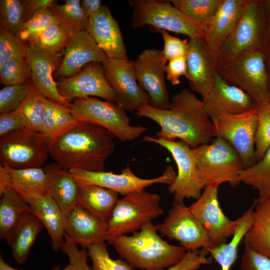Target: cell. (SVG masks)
I'll return each instance as SVG.
<instances>
[{
	"label": "cell",
	"mask_w": 270,
	"mask_h": 270,
	"mask_svg": "<svg viewBox=\"0 0 270 270\" xmlns=\"http://www.w3.org/2000/svg\"><path fill=\"white\" fill-rule=\"evenodd\" d=\"M52 270H59L58 268H53ZM60 270H75V268L74 264L71 262H69V264L64 268Z\"/></svg>",
	"instance_id": "cell-57"
},
{
	"label": "cell",
	"mask_w": 270,
	"mask_h": 270,
	"mask_svg": "<svg viewBox=\"0 0 270 270\" xmlns=\"http://www.w3.org/2000/svg\"><path fill=\"white\" fill-rule=\"evenodd\" d=\"M106 78L115 92L118 104L130 112L150 104L148 94L139 86L135 75L134 61L108 58L102 64Z\"/></svg>",
	"instance_id": "cell-18"
},
{
	"label": "cell",
	"mask_w": 270,
	"mask_h": 270,
	"mask_svg": "<svg viewBox=\"0 0 270 270\" xmlns=\"http://www.w3.org/2000/svg\"><path fill=\"white\" fill-rule=\"evenodd\" d=\"M108 224L78 204L66 216L64 236L82 248L106 242Z\"/></svg>",
	"instance_id": "cell-24"
},
{
	"label": "cell",
	"mask_w": 270,
	"mask_h": 270,
	"mask_svg": "<svg viewBox=\"0 0 270 270\" xmlns=\"http://www.w3.org/2000/svg\"><path fill=\"white\" fill-rule=\"evenodd\" d=\"M256 200L238 219V223L232 240L228 242L214 246L208 252L218 262L221 270H230L236 260L240 242L252 224Z\"/></svg>",
	"instance_id": "cell-32"
},
{
	"label": "cell",
	"mask_w": 270,
	"mask_h": 270,
	"mask_svg": "<svg viewBox=\"0 0 270 270\" xmlns=\"http://www.w3.org/2000/svg\"><path fill=\"white\" fill-rule=\"evenodd\" d=\"M158 232L157 224L150 222L131 236H121L109 244L134 268L162 270L179 262L187 251L168 244Z\"/></svg>",
	"instance_id": "cell-3"
},
{
	"label": "cell",
	"mask_w": 270,
	"mask_h": 270,
	"mask_svg": "<svg viewBox=\"0 0 270 270\" xmlns=\"http://www.w3.org/2000/svg\"><path fill=\"white\" fill-rule=\"evenodd\" d=\"M62 4L54 0L50 8L59 23L70 36L79 32L86 30L88 18L84 14L79 0H66Z\"/></svg>",
	"instance_id": "cell-36"
},
{
	"label": "cell",
	"mask_w": 270,
	"mask_h": 270,
	"mask_svg": "<svg viewBox=\"0 0 270 270\" xmlns=\"http://www.w3.org/2000/svg\"><path fill=\"white\" fill-rule=\"evenodd\" d=\"M248 0H222L221 4L202 32L216 49L232 30Z\"/></svg>",
	"instance_id": "cell-28"
},
{
	"label": "cell",
	"mask_w": 270,
	"mask_h": 270,
	"mask_svg": "<svg viewBox=\"0 0 270 270\" xmlns=\"http://www.w3.org/2000/svg\"><path fill=\"white\" fill-rule=\"evenodd\" d=\"M43 227L40 221L32 212H30L12 232L6 241L18 263L22 264L26 260L32 246Z\"/></svg>",
	"instance_id": "cell-31"
},
{
	"label": "cell",
	"mask_w": 270,
	"mask_h": 270,
	"mask_svg": "<svg viewBox=\"0 0 270 270\" xmlns=\"http://www.w3.org/2000/svg\"><path fill=\"white\" fill-rule=\"evenodd\" d=\"M49 152V140L42 133L22 128L0 136V166L14 169L42 168Z\"/></svg>",
	"instance_id": "cell-9"
},
{
	"label": "cell",
	"mask_w": 270,
	"mask_h": 270,
	"mask_svg": "<svg viewBox=\"0 0 270 270\" xmlns=\"http://www.w3.org/2000/svg\"><path fill=\"white\" fill-rule=\"evenodd\" d=\"M68 171L80 184L100 186L123 196L145 190L154 184L170 185L174 180L176 174L170 166L166 168L162 174L152 178L138 176L132 172L128 165L118 174L112 172H92L80 169H72Z\"/></svg>",
	"instance_id": "cell-14"
},
{
	"label": "cell",
	"mask_w": 270,
	"mask_h": 270,
	"mask_svg": "<svg viewBox=\"0 0 270 270\" xmlns=\"http://www.w3.org/2000/svg\"><path fill=\"white\" fill-rule=\"evenodd\" d=\"M86 30L109 58L128 59L119 25L108 6H102L89 18Z\"/></svg>",
	"instance_id": "cell-23"
},
{
	"label": "cell",
	"mask_w": 270,
	"mask_h": 270,
	"mask_svg": "<svg viewBox=\"0 0 270 270\" xmlns=\"http://www.w3.org/2000/svg\"><path fill=\"white\" fill-rule=\"evenodd\" d=\"M135 113L138 117L152 120L160 126L156 138L171 141L179 139L192 148L208 144L216 138L213 122L202 100L187 89L172 96L168 109L146 104Z\"/></svg>",
	"instance_id": "cell-1"
},
{
	"label": "cell",
	"mask_w": 270,
	"mask_h": 270,
	"mask_svg": "<svg viewBox=\"0 0 270 270\" xmlns=\"http://www.w3.org/2000/svg\"><path fill=\"white\" fill-rule=\"evenodd\" d=\"M166 75L167 80L173 86L178 85L180 78L186 74V56L176 58L169 60L166 66Z\"/></svg>",
	"instance_id": "cell-52"
},
{
	"label": "cell",
	"mask_w": 270,
	"mask_h": 270,
	"mask_svg": "<svg viewBox=\"0 0 270 270\" xmlns=\"http://www.w3.org/2000/svg\"><path fill=\"white\" fill-rule=\"evenodd\" d=\"M59 23L50 8L41 10L23 24L16 35L22 41L31 42L50 26Z\"/></svg>",
	"instance_id": "cell-39"
},
{
	"label": "cell",
	"mask_w": 270,
	"mask_h": 270,
	"mask_svg": "<svg viewBox=\"0 0 270 270\" xmlns=\"http://www.w3.org/2000/svg\"><path fill=\"white\" fill-rule=\"evenodd\" d=\"M268 17H270V0H263Z\"/></svg>",
	"instance_id": "cell-58"
},
{
	"label": "cell",
	"mask_w": 270,
	"mask_h": 270,
	"mask_svg": "<svg viewBox=\"0 0 270 270\" xmlns=\"http://www.w3.org/2000/svg\"><path fill=\"white\" fill-rule=\"evenodd\" d=\"M238 178L240 183L243 182L257 190L258 201L270 196V146L260 160L241 170Z\"/></svg>",
	"instance_id": "cell-35"
},
{
	"label": "cell",
	"mask_w": 270,
	"mask_h": 270,
	"mask_svg": "<svg viewBox=\"0 0 270 270\" xmlns=\"http://www.w3.org/2000/svg\"><path fill=\"white\" fill-rule=\"evenodd\" d=\"M70 110L78 120L102 126L122 142L136 140L148 130L131 125L126 110L112 102L92 97L76 98L71 102Z\"/></svg>",
	"instance_id": "cell-7"
},
{
	"label": "cell",
	"mask_w": 270,
	"mask_h": 270,
	"mask_svg": "<svg viewBox=\"0 0 270 270\" xmlns=\"http://www.w3.org/2000/svg\"><path fill=\"white\" fill-rule=\"evenodd\" d=\"M264 54L266 68L270 86V32H269L266 40V43L264 50Z\"/></svg>",
	"instance_id": "cell-55"
},
{
	"label": "cell",
	"mask_w": 270,
	"mask_h": 270,
	"mask_svg": "<svg viewBox=\"0 0 270 270\" xmlns=\"http://www.w3.org/2000/svg\"><path fill=\"white\" fill-rule=\"evenodd\" d=\"M240 270H270V257L245 248Z\"/></svg>",
	"instance_id": "cell-50"
},
{
	"label": "cell",
	"mask_w": 270,
	"mask_h": 270,
	"mask_svg": "<svg viewBox=\"0 0 270 270\" xmlns=\"http://www.w3.org/2000/svg\"><path fill=\"white\" fill-rule=\"evenodd\" d=\"M42 168L47 178L48 193L66 216L78 204L79 184L68 170L56 162Z\"/></svg>",
	"instance_id": "cell-26"
},
{
	"label": "cell",
	"mask_w": 270,
	"mask_h": 270,
	"mask_svg": "<svg viewBox=\"0 0 270 270\" xmlns=\"http://www.w3.org/2000/svg\"><path fill=\"white\" fill-rule=\"evenodd\" d=\"M78 245L64 236V241L60 250L67 255L69 262L74 266L75 270H92L88 264V254L87 248L80 250Z\"/></svg>",
	"instance_id": "cell-48"
},
{
	"label": "cell",
	"mask_w": 270,
	"mask_h": 270,
	"mask_svg": "<svg viewBox=\"0 0 270 270\" xmlns=\"http://www.w3.org/2000/svg\"><path fill=\"white\" fill-rule=\"evenodd\" d=\"M0 238L6 240L22 218L32 212L30 206L12 189L0 193Z\"/></svg>",
	"instance_id": "cell-33"
},
{
	"label": "cell",
	"mask_w": 270,
	"mask_h": 270,
	"mask_svg": "<svg viewBox=\"0 0 270 270\" xmlns=\"http://www.w3.org/2000/svg\"><path fill=\"white\" fill-rule=\"evenodd\" d=\"M0 270H21L14 268L10 266L4 260L2 254L0 256Z\"/></svg>",
	"instance_id": "cell-56"
},
{
	"label": "cell",
	"mask_w": 270,
	"mask_h": 270,
	"mask_svg": "<svg viewBox=\"0 0 270 270\" xmlns=\"http://www.w3.org/2000/svg\"><path fill=\"white\" fill-rule=\"evenodd\" d=\"M258 126L255 136L256 162L260 160L270 146V102L256 105Z\"/></svg>",
	"instance_id": "cell-43"
},
{
	"label": "cell",
	"mask_w": 270,
	"mask_h": 270,
	"mask_svg": "<svg viewBox=\"0 0 270 270\" xmlns=\"http://www.w3.org/2000/svg\"><path fill=\"white\" fill-rule=\"evenodd\" d=\"M167 62L162 50L152 48L144 50L134 61L137 82L148 94L150 104L163 110L168 109L170 104L165 80Z\"/></svg>",
	"instance_id": "cell-16"
},
{
	"label": "cell",
	"mask_w": 270,
	"mask_h": 270,
	"mask_svg": "<svg viewBox=\"0 0 270 270\" xmlns=\"http://www.w3.org/2000/svg\"><path fill=\"white\" fill-rule=\"evenodd\" d=\"M218 188L216 185L206 186L200 198L188 206L206 230L214 246L226 243L228 238L234 234L238 223V219L230 220L222 210Z\"/></svg>",
	"instance_id": "cell-17"
},
{
	"label": "cell",
	"mask_w": 270,
	"mask_h": 270,
	"mask_svg": "<svg viewBox=\"0 0 270 270\" xmlns=\"http://www.w3.org/2000/svg\"><path fill=\"white\" fill-rule=\"evenodd\" d=\"M186 58L189 86L202 98L211 90L218 74V50L204 36L190 38Z\"/></svg>",
	"instance_id": "cell-15"
},
{
	"label": "cell",
	"mask_w": 270,
	"mask_h": 270,
	"mask_svg": "<svg viewBox=\"0 0 270 270\" xmlns=\"http://www.w3.org/2000/svg\"><path fill=\"white\" fill-rule=\"evenodd\" d=\"M32 82L23 84L7 86L0 90V113L5 114L16 110L28 94Z\"/></svg>",
	"instance_id": "cell-44"
},
{
	"label": "cell",
	"mask_w": 270,
	"mask_h": 270,
	"mask_svg": "<svg viewBox=\"0 0 270 270\" xmlns=\"http://www.w3.org/2000/svg\"><path fill=\"white\" fill-rule=\"evenodd\" d=\"M54 0H22L24 9V21L26 22L34 14L44 8H50Z\"/></svg>",
	"instance_id": "cell-53"
},
{
	"label": "cell",
	"mask_w": 270,
	"mask_h": 270,
	"mask_svg": "<svg viewBox=\"0 0 270 270\" xmlns=\"http://www.w3.org/2000/svg\"><path fill=\"white\" fill-rule=\"evenodd\" d=\"M92 270H135L126 261L112 258L105 242L94 244L88 248Z\"/></svg>",
	"instance_id": "cell-42"
},
{
	"label": "cell",
	"mask_w": 270,
	"mask_h": 270,
	"mask_svg": "<svg viewBox=\"0 0 270 270\" xmlns=\"http://www.w3.org/2000/svg\"><path fill=\"white\" fill-rule=\"evenodd\" d=\"M80 122L70 108L48 99L42 116L41 133L50 141Z\"/></svg>",
	"instance_id": "cell-34"
},
{
	"label": "cell",
	"mask_w": 270,
	"mask_h": 270,
	"mask_svg": "<svg viewBox=\"0 0 270 270\" xmlns=\"http://www.w3.org/2000/svg\"><path fill=\"white\" fill-rule=\"evenodd\" d=\"M79 184L78 204L108 224L118 202V193L100 186Z\"/></svg>",
	"instance_id": "cell-30"
},
{
	"label": "cell",
	"mask_w": 270,
	"mask_h": 270,
	"mask_svg": "<svg viewBox=\"0 0 270 270\" xmlns=\"http://www.w3.org/2000/svg\"><path fill=\"white\" fill-rule=\"evenodd\" d=\"M211 120L223 114H237L254 108L256 104L244 90L216 74L209 93L202 98Z\"/></svg>",
	"instance_id": "cell-22"
},
{
	"label": "cell",
	"mask_w": 270,
	"mask_h": 270,
	"mask_svg": "<svg viewBox=\"0 0 270 270\" xmlns=\"http://www.w3.org/2000/svg\"><path fill=\"white\" fill-rule=\"evenodd\" d=\"M81 6L84 14L89 18L96 14L102 6L100 0H82Z\"/></svg>",
	"instance_id": "cell-54"
},
{
	"label": "cell",
	"mask_w": 270,
	"mask_h": 270,
	"mask_svg": "<svg viewBox=\"0 0 270 270\" xmlns=\"http://www.w3.org/2000/svg\"><path fill=\"white\" fill-rule=\"evenodd\" d=\"M157 226L160 236L178 241L186 251H208L214 247L206 230L184 202L174 200L168 216Z\"/></svg>",
	"instance_id": "cell-13"
},
{
	"label": "cell",
	"mask_w": 270,
	"mask_h": 270,
	"mask_svg": "<svg viewBox=\"0 0 270 270\" xmlns=\"http://www.w3.org/2000/svg\"><path fill=\"white\" fill-rule=\"evenodd\" d=\"M269 32H270V17H268Z\"/></svg>",
	"instance_id": "cell-59"
},
{
	"label": "cell",
	"mask_w": 270,
	"mask_h": 270,
	"mask_svg": "<svg viewBox=\"0 0 270 270\" xmlns=\"http://www.w3.org/2000/svg\"><path fill=\"white\" fill-rule=\"evenodd\" d=\"M268 34V16L263 0H248L218 48L219 66L244 52H264Z\"/></svg>",
	"instance_id": "cell-4"
},
{
	"label": "cell",
	"mask_w": 270,
	"mask_h": 270,
	"mask_svg": "<svg viewBox=\"0 0 270 270\" xmlns=\"http://www.w3.org/2000/svg\"><path fill=\"white\" fill-rule=\"evenodd\" d=\"M56 82L60 95L70 103L76 98L97 96L118 104V98L106 78L100 62L90 63L77 74L60 78Z\"/></svg>",
	"instance_id": "cell-19"
},
{
	"label": "cell",
	"mask_w": 270,
	"mask_h": 270,
	"mask_svg": "<svg viewBox=\"0 0 270 270\" xmlns=\"http://www.w3.org/2000/svg\"><path fill=\"white\" fill-rule=\"evenodd\" d=\"M114 136L104 128L81 121L49 142L55 162L66 170L104 171V164L115 148Z\"/></svg>",
	"instance_id": "cell-2"
},
{
	"label": "cell",
	"mask_w": 270,
	"mask_h": 270,
	"mask_svg": "<svg viewBox=\"0 0 270 270\" xmlns=\"http://www.w3.org/2000/svg\"><path fill=\"white\" fill-rule=\"evenodd\" d=\"M64 48V56L55 74L60 78L72 76L90 63L103 64L109 58L86 30L70 36Z\"/></svg>",
	"instance_id": "cell-21"
},
{
	"label": "cell",
	"mask_w": 270,
	"mask_h": 270,
	"mask_svg": "<svg viewBox=\"0 0 270 270\" xmlns=\"http://www.w3.org/2000/svg\"><path fill=\"white\" fill-rule=\"evenodd\" d=\"M47 100L32 84L28 94L17 109L26 121L28 128L41 133L42 116Z\"/></svg>",
	"instance_id": "cell-38"
},
{
	"label": "cell",
	"mask_w": 270,
	"mask_h": 270,
	"mask_svg": "<svg viewBox=\"0 0 270 270\" xmlns=\"http://www.w3.org/2000/svg\"><path fill=\"white\" fill-rule=\"evenodd\" d=\"M143 140L157 144L166 149L172 155L177 167L174 180L169 185L168 191L174 201L184 202L185 199L197 200L204 186L201 181L192 149L182 140L171 141L146 136Z\"/></svg>",
	"instance_id": "cell-11"
},
{
	"label": "cell",
	"mask_w": 270,
	"mask_h": 270,
	"mask_svg": "<svg viewBox=\"0 0 270 270\" xmlns=\"http://www.w3.org/2000/svg\"><path fill=\"white\" fill-rule=\"evenodd\" d=\"M192 149L204 188L225 182L232 187L240 184L238 177L244 168L243 162L226 141L216 137L210 142Z\"/></svg>",
	"instance_id": "cell-5"
},
{
	"label": "cell",
	"mask_w": 270,
	"mask_h": 270,
	"mask_svg": "<svg viewBox=\"0 0 270 270\" xmlns=\"http://www.w3.org/2000/svg\"><path fill=\"white\" fill-rule=\"evenodd\" d=\"M158 194L142 190L119 198L108 222L105 240L116 238L139 230L146 223L164 213Z\"/></svg>",
	"instance_id": "cell-6"
},
{
	"label": "cell",
	"mask_w": 270,
	"mask_h": 270,
	"mask_svg": "<svg viewBox=\"0 0 270 270\" xmlns=\"http://www.w3.org/2000/svg\"><path fill=\"white\" fill-rule=\"evenodd\" d=\"M24 23V9L22 0H0V27L16 35Z\"/></svg>",
	"instance_id": "cell-40"
},
{
	"label": "cell",
	"mask_w": 270,
	"mask_h": 270,
	"mask_svg": "<svg viewBox=\"0 0 270 270\" xmlns=\"http://www.w3.org/2000/svg\"><path fill=\"white\" fill-rule=\"evenodd\" d=\"M31 74L26 58H12L0 67V83L5 86L23 84L29 81Z\"/></svg>",
	"instance_id": "cell-41"
},
{
	"label": "cell",
	"mask_w": 270,
	"mask_h": 270,
	"mask_svg": "<svg viewBox=\"0 0 270 270\" xmlns=\"http://www.w3.org/2000/svg\"><path fill=\"white\" fill-rule=\"evenodd\" d=\"M12 189L27 202L48 193L47 178L42 168L14 169L0 166V193Z\"/></svg>",
	"instance_id": "cell-25"
},
{
	"label": "cell",
	"mask_w": 270,
	"mask_h": 270,
	"mask_svg": "<svg viewBox=\"0 0 270 270\" xmlns=\"http://www.w3.org/2000/svg\"><path fill=\"white\" fill-rule=\"evenodd\" d=\"M208 252L204 249L187 251L184 257L178 263L162 270H196L210 260L207 257Z\"/></svg>",
	"instance_id": "cell-49"
},
{
	"label": "cell",
	"mask_w": 270,
	"mask_h": 270,
	"mask_svg": "<svg viewBox=\"0 0 270 270\" xmlns=\"http://www.w3.org/2000/svg\"><path fill=\"white\" fill-rule=\"evenodd\" d=\"M218 73L227 82L246 92L256 105L270 102L264 52H244L220 66Z\"/></svg>",
	"instance_id": "cell-8"
},
{
	"label": "cell",
	"mask_w": 270,
	"mask_h": 270,
	"mask_svg": "<svg viewBox=\"0 0 270 270\" xmlns=\"http://www.w3.org/2000/svg\"><path fill=\"white\" fill-rule=\"evenodd\" d=\"M28 203L32 212L46 229L52 250H60L64 241L66 215L48 194L34 197Z\"/></svg>",
	"instance_id": "cell-27"
},
{
	"label": "cell",
	"mask_w": 270,
	"mask_h": 270,
	"mask_svg": "<svg viewBox=\"0 0 270 270\" xmlns=\"http://www.w3.org/2000/svg\"><path fill=\"white\" fill-rule=\"evenodd\" d=\"M27 44L25 58L31 68L33 84L46 98L70 108L71 103L60 95L52 75L62 60L59 52Z\"/></svg>",
	"instance_id": "cell-20"
},
{
	"label": "cell",
	"mask_w": 270,
	"mask_h": 270,
	"mask_svg": "<svg viewBox=\"0 0 270 270\" xmlns=\"http://www.w3.org/2000/svg\"><path fill=\"white\" fill-rule=\"evenodd\" d=\"M28 44L0 27V67L12 58L26 57Z\"/></svg>",
	"instance_id": "cell-45"
},
{
	"label": "cell",
	"mask_w": 270,
	"mask_h": 270,
	"mask_svg": "<svg viewBox=\"0 0 270 270\" xmlns=\"http://www.w3.org/2000/svg\"><path fill=\"white\" fill-rule=\"evenodd\" d=\"M133 8L132 22L134 28L146 25L186 35L190 38L205 36L202 30L188 20L170 0H128Z\"/></svg>",
	"instance_id": "cell-10"
},
{
	"label": "cell",
	"mask_w": 270,
	"mask_h": 270,
	"mask_svg": "<svg viewBox=\"0 0 270 270\" xmlns=\"http://www.w3.org/2000/svg\"><path fill=\"white\" fill-rule=\"evenodd\" d=\"M28 126L24 117L18 110L10 112L0 114V136Z\"/></svg>",
	"instance_id": "cell-51"
},
{
	"label": "cell",
	"mask_w": 270,
	"mask_h": 270,
	"mask_svg": "<svg viewBox=\"0 0 270 270\" xmlns=\"http://www.w3.org/2000/svg\"><path fill=\"white\" fill-rule=\"evenodd\" d=\"M170 2L202 31L217 12L222 0H170Z\"/></svg>",
	"instance_id": "cell-37"
},
{
	"label": "cell",
	"mask_w": 270,
	"mask_h": 270,
	"mask_svg": "<svg viewBox=\"0 0 270 270\" xmlns=\"http://www.w3.org/2000/svg\"><path fill=\"white\" fill-rule=\"evenodd\" d=\"M70 36L66 29L58 23L49 26L38 38L28 44L60 52L64 47Z\"/></svg>",
	"instance_id": "cell-46"
},
{
	"label": "cell",
	"mask_w": 270,
	"mask_h": 270,
	"mask_svg": "<svg viewBox=\"0 0 270 270\" xmlns=\"http://www.w3.org/2000/svg\"><path fill=\"white\" fill-rule=\"evenodd\" d=\"M159 31L162 34L164 40L162 54L167 62L173 58L186 56L188 40L172 36L165 30Z\"/></svg>",
	"instance_id": "cell-47"
},
{
	"label": "cell",
	"mask_w": 270,
	"mask_h": 270,
	"mask_svg": "<svg viewBox=\"0 0 270 270\" xmlns=\"http://www.w3.org/2000/svg\"><path fill=\"white\" fill-rule=\"evenodd\" d=\"M256 200L252 224L242 242L245 248L270 257V196Z\"/></svg>",
	"instance_id": "cell-29"
},
{
	"label": "cell",
	"mask_w": 270,
	"mask_h": 270,
	"mask_svg": "<svg viewBox=\"0 0 270 270\" xmlns=\"http://www.w3.org/2000/svg\"><path fill=\"white\" fill-rule=\"evenodd\" d=\"M212 121L216 137L225 140L236 150L242 159L244 168L256 162L255 136L258 117L256 107L240 114H221Z\"/></svg>",
	"instance_id": "cell-12"
}]
</instances>
